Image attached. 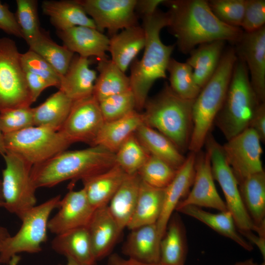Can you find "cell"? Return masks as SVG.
Returning <instances> with one entry per match:
<instances>
[{"label": "cell", "mask_w": 265, "mask_h": 265, "mask_svg": "<svg viewBox=\"0 0 265 265\" xmlns=\"http://www.w3.org/2000/svg\"><path fill=\"white\" fill-rule=\"evenodd\" d=\"M169 8V32L177 39L182 53H189L197 45L217 40L236 43L243 31L218 19L211 10L207 0H164Z\"/></svg>", "instance_id": "1"}, {"label": "cell", "mask_w": 265, "mask_h": 265, "mask_svg": "<svg viewBox=\"0 0 265 265\" xmlns=\"http://www.w3.org/2000/svg\"><path fill=\"white\" fill-rule=\"evenodd\" d=\"M168 15L158 9L143 17L142 26L145 34V44L141 58L131 65L129 76L131 89L135 100V109L144 108L148 93L155 82L167 78V67L175 45L162 43L160 32L168 25Z\"/></svg>", "instance_id": "2"}, {"label": "cell", "mask_w": 265, "mask_h": 265, "mask_svg": "<svg viewBox=\"0 0 265 265\" xmlns=\"http://www.w3.org/2000/svg\"><path fill=\"white\" fill-rule=\"evenodd\" d=\"M114 164L115 153L100 146H90L82 150L64 151L33 165L30 176L37 188L51 187L68 180H82Z\"/></svg>", "instance_id": "3"}, {"label": "cell", "mask_w": 265, "mask_h": 265, "mask_svg": "<svg viewBox=\"0 0 265 265\" xmlns=\"http://www.w3.org/2000/svg\"><path fill=\"white\" fill-rule=\"evenodd\" d=\"M237 59L234 48L223 52L215 73L194 100L192 129L188 147L190 152L198 153L205 144L223 105Z\"/></svg>", "instance_id": "4"}, {"label": "cell", "mask_w": 265, "mask_h": 265, "mask_svg": "<svg viewBox=\"0 0 265 265\" xmlns=\"http://www.w3.org/2000/svg\"><path fill=\"white\" fill-rule=\"evenodd\" d=\"M194 100L179 97L165 83L158 94L147 99L144 123L168 138L182 152L188 149L190 139Z\"/></svg>", "instance_id": "5"}, {"label": "cell", "mask_w": 265, "mask_h": 265, "mask_svg": "<svg viewBox=\"0 0 265 265\" xmlns=\"http://www.w3.org/2000/svg\"><path fill=\"white\" fill-rule=\"evenodd\" d=\"M261 103L244 61L237 56L223 105L214 120L227 140L249 128Z\"/></svg>", "instance_id": "6"}, {"label": "cell", "mask_w": 265, "mask_h": 265, "mask_svg": "<svg viewBox=\"0 0 265 265\" xmlns=\"http://www.w3.org/2000/svg\"><path fill=\"white\" fill-rule=\"evenodd\" d=\"M60 200V195H56L26 213L17 233L0 240V263L8 264L13 256L20 253H36L42 250L41 244L47 240L49 216L58 208Z\"/></svg>", "instance_id": "7"}, {"label": "cell", "mask_w": 265, "mask_h": 265, "mask_svg": "<svg viewBox=\"0 0 265 265\" xmlns=\"http://www.w3.org/2000/svg\"><path fill=\"white\" fill-rule=\"evenodd\" d=\"M2 156L5 163L1 180L4 208L21 219L36 205L37 188L30 176L32 165L10 151H7Z\"/></svg>", "instance_id": "8"}, {"label": "cell", "mask_w": 265, "mask_h": 265, "mask_svg": "<svg viewBox=\"0 0 265 265\" xmlns=\"http://www.w3.org/2000/svg\"><path fill=\"white\" fill-rule=\"evenodd\" d=\"M14 40L0 38V112L33 103Z\"/></svg>", "instance_id": "9"}, {"label": "cell", "mask_w": 265, "mask_h": 265, "mask_svg": "<svg viewBox=\"0 0 265 265\" xmlns=\"http://www.w3.org/2000/svg\"><path fill=\"white\" fill-rule=\"evenodd\" d=\"M3 137L6 151L19 155L32 166L66 150L71 145L60 132L35 126L3 134Z\"/></svg>", "instance_id": "10"}, {"label": "cell", "mask_w": 265, "mask_h": 265, "mask_svg": "<svg viewBox=\"0 0 265 265\" xmlns=\"http://www.w3.org/2000/svg\"><path fill=\"white\" fill-rule=\"evenodd\" d=\"M205 144L210 156L213 179L222 190L227 210L231 213L238 231L240 234L253 231L257 233V228L242 200L238 182L226 160L222 145L210 134Z\"/></svg>", "instance_id": "11"}, {"label": "cell", "mask_w": 265, "mask_h": 265, "mask_svg": "<svg viewBox=\"0 0 265 265\" xmlns=\"http://www.w3.org/2000/svg\"><path fill=\"white\" fill-rule=\"evenodd\" d=\"M261 142L257 133L248 128L222 145L226 160L238 184L264 171Z\"/></svg>", "instance_id": "12"}, {"label": "cell", "mask_w": 265, "mask_h": 265, "mask_svg": "<svg viewBox=\"0 0 265 265\" xmlns=\"http://www.w3.org/2000/svg\"><path fill=\"white\" fill-rule=\"evenodd\" d=\"M104 122L99 102L92 95L74 101L58 132L71 144L83 142L93 146Z\"/></svg>", "instance_id": "13"}, {"label": "cell", "mask_w": 265, "mask_h": 265, "mask_svg": "<svg viewBox=\"0 0 265 265\" xmlns=\"http://www.w3.org/2000/svg\"><path fill=\"white\" fill-rule=\"evenodd\" d=\"M96 29L112 36L120 30L135 26L136 0H79Z\"/></svg>", "instance_id": "14"}, {"label": "cell", "mask_w": 265, "mask_h": 265, "mask_svg": "<svg viewBox=\"0 0 265 265\" xmlns=\"http://www.w3.org/2000/svg\"><path fill=\"white\" fill-rule=\"evenodd\" d=\"M186 206L209 208L219 212L228 211L225 202L215 187L210 156L207 150L196 154L192 188L185 198L179 203L175 211Z\"/></svg>", "instance_id": "15"}, {"label": "cell", "mask_w": 265, "mask_h": 265, "mask_svg": "<svg viewBox=\"0 0 265 265\" xmlns=\"http://www.w3.org/2000/svg\"><path fill=\"white\" fill-rule=\"evenodd\" d=\"M238 56L245 62L252 87L261 103H265V26L243 33L236 43Z\"/></svg>", "instance_id": "16"}, {"label": "cell", "mask_w": 265, "mask_h": 265, "mask_svg": "<svg viewBox=\"0 0 265 265\" xmlns=\"http://www.w3.org/2000/svg\"><path fill=\"white\" fill-rule=\"evenodd\" d=\"M58 209V212L48 223V229L56 235L87 227L95 210L89 202L83 188L70 190L61 199Z\"/></svg>", "instance_id": "17"}, {"label": "cell", "mask_w": 265, "mask_h": 265, "mask_svg": "<svg viewBox=\"0 0 265 265\" xmlns=\"http://www.w3.org/2000/svg\"><path fill=\"white\" fill-rule=\"evenodd\" d=\"M196 154L190 152L183 164L177 170L172 182L164 188L161 212L156 223L159 241L164 236L173 212L182 198L186 196L195 176Z\"/></svg>", "instance_id": "18"}, {"label": "cell", "mask_w": 265, "mask_h": 265, "mask_svg": "<svg viewBox=\"0 0 265 265\" xmlns=\"http://www.w3.org/2000/svg\"><path fill=\"white\" fill-rule=\"evenodd\" d=\"M57 33L64 46L74 53L86 58L94 56L98 60L108 58L109 38L96 28L78 26Z\"/></svg>", "instance_id": "19"}, {"label": "cell", "mask_w": 265, "mask_h": 265, "mask_svg": "<svg viewBox=\"0 0 265 265\" xmlns=\"http://www.w3.org/2000/svg\"><path fill=\"white\" fill-rule=\"evenodd\" d=\"M90 64L88 58L74 55L67 71L61 77L58 90L73 101L93 95L97 75Z\"/></svg>", "instance_id": "20"}, {"label": "cell", "mask_w": 265, "mask_h": 265, "mask_svg": "<svg viewBox=\"0 0 265 265\" xmlns=\"http://www.w3.org/2000/svg\"><path fill=\"white\" fill-rule=\"evenodd\" d=\"M159 243L156 223L144 225L131 230L122 252L128 258L140 263L158 264Z\"/></svg>", "instance_id": "21"}, {"label": "cell", "mask_w": 265, "mask_h": 265, "mask_svg": "<svg viewBox=\"0 0 265 265\" xmlns=\"http://www.w3.org/2000/svg\"><path fill=\"white\" fill-rule=\"evenodd\" d=\"M87 228L96 261L109 253L121 233L107 205L94 211Z\"/></svg>", "instance_id": "22"}, {"label": "cell", "mask_w": 265, "mask_h": 265, "mask_svg": "<svg viewBox=\"0 0 265 265\" xmlns=\"http://www.w3.org/2000/svg\"><path fill=\"white\" fill-rule=\"evenodd\" d=\"M128 175L115 163L108 169L81 181L87 199L96 210L108 205Z\"/></svg>", "instance_id": "23"}, {"label": "cell", "mask_w": 265, "mask_h": 265, "mask_svg": "<svg viewBox=\"0 0 265 265\" xmlns=\"http://www.w3.org/2000/svg\"><path fill=\"white\" fill-rule=\"evenodd\" d=\"M145 34L138 25L125 28L109 38L111 60L126 72L145 44Z\"/></svg>", "instance_id": "24"}, {"label": "cell", "mask_w": 265, "mask_h": 265, "mask_svg": "<svg viewBox=\"0 0 265 265\" xmlns=\"http://www.w3.org/2000/svg\"><path fill=\"white\" fill-rule=\"evenodd\" d=\"M245 208L257 228V233L265 237V173L252 175L238 184Z\"/></svg>", "instance_id": "25"}, {"label": "cell", "mask_w": 265, "mask_h": 265, "mask_svg": "<svg viewBox=\"0 0 265 265\" xmlns=\"http://www.w3.org/2000/svg\"><path fill=\"white\" fill-rule=\"evenodd\" d=\"M42 8L57 31L78 26L96 28L93 21L78 0H44L42 3Z\"/></svg>", "instance_id": "26"}, {"label": "cell", "mask_w": 265, "mask_h": 265, "mask_svg": "<svg viewBox=\"0 0 265 265\" xmlns=\"http://www.w3.org/2000/svg\"><path fill=\"white\" fill-rule=\"evenodd\" d=\"M51 246L56 253L81 265H94L96 262L87 227L56 235Z\"/></svg>", "instance_id": "27"}, {"label": "cell", "mask_w": 265, "mask_h": 265, "mask_svg": "<svg viewBox=\"0 0 265 265\" xmlns=\"http://www.w3.org/2000/svg\"><path fill=\"white\" fill-rule=\"evenodd\" d=\"M144 123L142 113L134 110L115 120L105 122L93 146L115 153L122 143Z\"/></svg>", "instance_id": "28"}, {"label": "cell", "mask_w": 265, "mask_h": 265, "mask_svg": "<svg viewBox=\"0 0 265 265\" xmlns=\"http://www.w3.org/2000/svg\"><path fill=\"white\" fill-rule=\"evenodd\" d=\"M141 182L137 173L128 175L107 205L121 232L127 228L133 213Z\"/></svg>", "instance_id": "29"}, {"label": "cell", "mask_w": 265, "mask_h": 265, "mask_svg": "<svg viewBox=\"0 0 265 265\" xmlns=\"http://www.w3.org/2000/svg\"><path fill=\"white\" fill-rule=\"evenodd\" d=\"M225 41L217 40L199 45L189 53L186 63L192 69L195 81L202 89L215 73L223 53Z\"/></svg>", "instance_id": "30"}, {"label": "cell", "mask_w": 265, "mask_h": 265, "mask_svg": "<svg viewBox=\"0 0 265 265\" xmlns=\"http://www.w3.org/2000/svg\"><path fill=\"white\" fill-rule=\"evenodd\" d=\"M176 211L201 221L215 232L233 240L246 250L251 251L253 249L251 243L247 241L237 230L233 217L228 211L213 213L200 207L186 206Z\"/></svg>", "instance_id": "31"}, {"label": "cell", "mask_w": 265, "mask_h": 265, "mask_svg": "<svg viewBox=\"0 0 265 265\" xmlns=\"http://www.w3.org/2000/svg\"><path fill=\"white\" fill-rule=\"evenodd\" d=\"M134 133L150 155L163 160L176 170L184 163L186 158L182 152L168 138L156 130L143 123Z\"/></svg>", "instance_id": "32"}, {"label": "cell", "mask_w": 265, "mask_h": 265, "mask_svg": "<svg viewBox=\"0 0 265 265\" xmlns=\"http://www.w3.org/2000/svg\"><path fill=\"white\" fill-rule=\"evenodd\" d=\"M160 265H185L187 253L185 229L180 216L172 215L159 243Z\"/></svg>", "instance_id": "33"}, {"label": "cell", "mask_w": 265, "mask_h": 265, "mask_svg": "<svg viewBox=\"0 0 265 265\" xmlns=\"http://www.w3.org/2000/svg\"><path fill=\"white\" fill-rule=\"evenodd\" d=\"M164 188L151 186L141 181L133 213L127 227L131 230L156 223L160 215Z\"/></svg>", "instance_id": "34"}, {"label": "cell", "mask_w": 265, "mask_h": 265, "mask_svg": "<svg viewBox=\"0 0 265 265\" xmlns=\"http://www.w3.org/2000/svg\"><path fill=\"white\" fill-rule=\"evenodd\" d=\"M73 102L58 90L43 103L32 107L34 126L58 132L66 120Z\"/></svg>", "instance_id": "35"}, {"label": "cell", "mask_w": 265, "mask_h": 265, "mask_svg": "<svg viewBox=\"0 0 265 265\" xmlns=\"http://www.w3.org/2000/svg\"><path fill=\"white\" fill-rule=\"evenodd\" d=\"M93 96L98 102L131 89L130 78L108 58L98 60Z\"/></svg>", "instance_id": "36"}, {"label": "cell", "mask_w": 265, "mask_h": 265, "mask_svg": "<svg viewBox=\"0 0 265 265\" xmlns=\"http://www.w3.org/2000/svg\"><path fill=\"white\" fill-rule=\"evenodd\" d=\"M28 45L29 50L43 57L61 76L66 74L74 56L65 46L57 44L42 31Z\"/></svg>", "instance_id": "37"}, {"label": "cell", "mask_w": 265, "mask_h": 265, "mask_svg": "<svg viewBox=\"0 0 265 265\" xmlns=\"http://www.w3.org/2000/svg\"><path fill=\"white\" fill-rule=\"evenodd\" d=\"M167 72L169 74V86L171 90L183 99L195 100L201 89L195 81L191 67L186 62L171 58Z\"/></svg>", "instance_id": "38"}, {"label": "cell", "mask_w": 265, "mask_h": 265, "mask_svg": "<svg viewBox=\"0 0 265 265\" xmlns=\"http://www.w3.org/2000/svg\"><path fill=\"white\" fill-rule=\"evenodd\" d=\"M150 154L136 137L130 136L115 153V163L128 175L137 173Z\"/></svg>", "instance_id": "39"}, {"label": "cell", "mask_w": 265, "mask_h": 265, "mask_svg": "<svg viewBox=\"0 0 265 265\" xmlns=\"http://www.w3.org/2000/svg\"><path fill=\"white\" fill-rule=\"evenodd\" d=\"M177 171L165 161L150 155L137 173L141 181L147 185L164 188L172 182Z\"/></svg>", "instance_id": "40"}, {"label": "cell", "mask_w": 265, "mask_h": 265, "mask_svg": "<svg viewBox=\"0 0 265 265\" xmlns=\"http://www.w3.org/2000/svg\"><path fill=\"white\" fill-rule=\"evenodd\" d=\"M16 20L27 44L41 32L38 14V1L36 0H17Z\"/></svg>", "instance_id": "41"}, {"label": "cell", "mask_w": 265, "mask_h": 265, "mask_svg": "<svg viewBox=\"0 0 265 265\" xmlns=\"http://www.w3.org/2000/svg\"><path fill=\"white\" fill-rule=\"evenodd\" d=\"M105 122L121 118L135 109V100L131 90L108 97L99 102Z\"/></svg>", "instance_id": "42"}, {"label": "cell", "mask_w": 265, "mask_h": 265, "mask_svg": "<svg viewBox=\"0 0 265 265\" xmlns=\"http://www.w3.org/2000/svg\"><path fill=\"white\" fill-rule=\"evenodd\" d=\"M21 62L24 71L37 75L47 80L58 89L61 76L43 57L29 50L21 54Z\"/></svg>", "instance_id": "43"}, {"label": "cell", "mask_w": 265, "mask_h": 265, "mask_svg": "<svg viewBox=\"0 0 265 265\" xmlns=\"http://www.w3.org/2000/svg\"><path fill=\"white\" fill-rule=\"evenodd\" d=\"M207 1L212 12L221 21L232 26L240 27L245 0H210Z\"/></svg>", "instance_id": "44"}, {"label": "cell", "mask_w": 265, "mask_h": 265, "mask_svg": "<svg viewBox=\"0 0 265 265\" xmlns=\"http://www.w3.org/2000/svg\"><path fill=\"white\" fill-rule=\"evenodd\" d=\"M33 126V109L30 106L0 112V129L3 134L20 131Z\"/></svg>", "instance_id": "45"}, {"label": "cell", "mask_w": 265, "mask_h": 265, "mask_svg": "<svg viewBox=\"0 0 265 265\" xmlns=\"http://www.w3.org/2000/svg\"><path fill=\"white\" fill-rule=\"evenodd\" d=\"M265 0H245L240 27L245 32L255 31L265 26Z\"/></svg>", "instance_id": "46"}, {"label": "cell", "mask_w": 265, "mask_h": 265, "mask_svg": "<svg viewBox=\"0 0 265 265\" xmlns=\"http://www.w3.org/2000/svg\"><path fill=\"white\" fill-rule=\"evenodd\" d=\"M0 29L8 34L23 38L15 15L0 1Z\"/></svg>", "instance_id": "47"}, {"label": "cell", "mask_w": 265, "mask_h": 265, "mask_svg": "<svg viewBox=\"0 0 265 265\" xmlns=\"http://www.w3.org/2000/svg\"><path fill=\"white\" fill-rule=\"evenodd\" d=\"M24 73L26 83L34 103L45 89L52 85L48 80L37 75L26 71H24Z\"/></svg>", "instance_id": "48"}, {"label": "cell", "mask_w": 265, "mask_h": 265, "mask_svg": "<svg viewBox=\"0 0 265 265\" xmlns=\"http://www.w3.org/2000/svg\"><path fill=\"white\" fill-rule=\"evenodd\" d=\"M249 128L258 135L262 142L265 141V103L260 104L250 122Z\"/></svg>", "instance_id": "49"}, {"label": "cell", "mask_w": 265, "mask_h": 265, "mask_svg": "<svg viewBox=\"0 0 265 265\" xmlns=\"http://www.w3.org/2000/svg\"><path fill=\"white\" fill-rule=\"evenodd\" d=\"M164 0H136L135 11L142 15V17L154 13L158 6L162 4Z\"/></svg>", "instance_id": "50"}, {"label": "cell", "mask_w": 265, "mask_h": 265, "mask_svg": "<svg viewBox=\"0 0 265 265\" xmlns=\"http://www.w3.org/2000/svg\"><path fill=\"white\" fill-rule=\"evenodd\" d=\"M106 265H160L159 263L147 264L140 263L132 259H125L117 254L111 255Z\"/></svg>", "instance_id": "51"}, {"label": "cell", "mask_w": 265, "mask_h": 265, "mask_svg": "<svg viewBox=\"0 0 265 265\" xmlns=\"http://www.w3.org/2000/svg\"><path fill=\"white\" fill-rule=\"evenodd\" d=\"M21 260V258L18 255L13 256L10 261H9L8 265H18ZM67 263L66 265H81L75 260L70 259L67 258Z\"/></svg>", "instance_id": "52"}, {"label": "cell", "mask_w": 265, "mask_h": 265, "mask_svg": "<svg viewBox=\"0 0 265 265\" xmlns=\"http://www.w3.org/2000/svg\"><path fill=\"white\" fill-rule=\"evenodd\" d=\"M6 151L4 144L3 134L0 129V154L2 156Z\"/></svg>", "instance_id": "53"}, {"label": "cell", "mask_w": 265, "mask_h": 265, "mask_svg": "<svg viewBox=\"0 0 265 265\" xmlns=\"http://www.w3.org/2000/svg\"><path fill=\"white\" fill-rule=\"evenodd\" d=\"M10 236V235L7 229L0 226V240L5 239Z\"/></svg>", "instance_id": "54"}, {"label": "cell", "mask_w": 265, "mask_h": 265, "mask_svg": "<svg viewBox=\"0 0 265 265\" xmlns=\"http://www.w3.org/2000/svg\"><path fill=\"white\" fill-rule=\"evenodd\" d=\"M234 265H265V263H263L262 264L259 265L255 263L252 259H250L243 262L236 263Z\"/></svg>", "instance_id": "55"}, {"label": "cell", "mask_w": 265, "mask_h": 265, "mask_svg": "<svg viewBox=\"0 0 265 265\" xmlns=\"http://www.w3.org/2000/svg\"><path fill=\"white\" fill-rule=\"evenodd\" d=\"M4 201L2 194V182L0 180V207H4Z\"/></svg>", "instance_id": "56"}, {"label": "cell", "mask_w": 265, "mask_h": 265, "mask_svg": "<svg viewBox=\"0 0 265 265\" xmlns=\"http://www.w3.org/2000/svg\"></svg>", "instance_id": "57"}]
</instances>
